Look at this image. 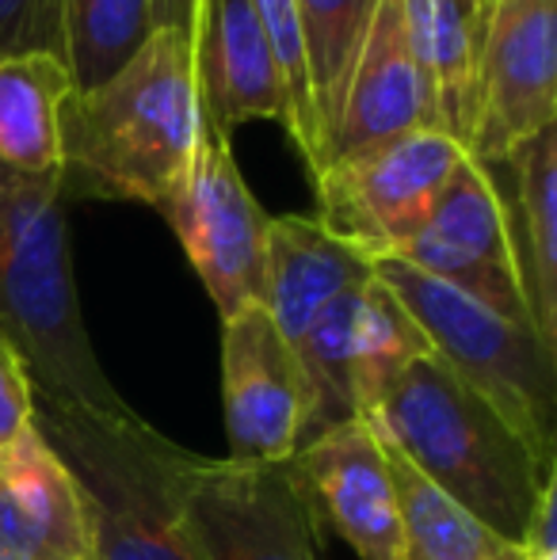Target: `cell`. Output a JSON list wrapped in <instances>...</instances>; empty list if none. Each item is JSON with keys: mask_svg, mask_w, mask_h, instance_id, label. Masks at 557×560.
I'll use <instances>...</instances> for the list:
<instances>
[{"mask_svg": "<svg viewBox=\"0 0 557 560\" xmlns=\"http://www.w3.org/2000/svg\"><path fill=\"white\" fill-rule=\"evenodd\" d=\"M202 126L192 38L156 27L123 69L61 107V199H112L161 210Z\"/></svg>", "mask_w": 557, "mask_h": 560, "instance_id": "6da1fadb", "label": "cell"}, {"mask_svg": "<svg viewBox=\"0 0 557 560\" xmlns=\"http://www.w3.org/2000/svg\"><path fill=\"white\" fill-rule=\"evenodd\" d=\"M0 336L23 359L35 397L130 416L84 328L61 179L0 168Z\"/></svg>", "mask_w": 557, "mask_h": 560, "instance_id": "7a4b0ae2", "label": "cell"}, {"mask_svg": "<svg viewBox=\"0 0 557 560\" xmlns=\"http://www.w3.org/2000/svg\"><path fill=\"white\" fill-rule=\"evenodd\" d=\"M367 423L492 534L527 549L531 515L557 472L436 354L413 362Z\"/></svg>", "mask_w": 557, "mask_h": 560, "instance_id": "3957f363", "label": "cell"}, {"mask_svg": "<svg viewBox=\"0 0 557 560\" xmlns=\"http://www.w3.org/2000/svg\"><path fill=\"white\" fill-rule=\"evenodd\" d=\"M35 428L81 485L96 560H199L176 508L179 446L141 416L35 397Z\"/></svg>", "mask_w": 557, "mask_h": 560, "instance_id": "277c9868", "label": "cell"}, {"mask_svg": "<svg viewBox=\"0 0 557 560\" xmlns=\"http://www.w3.org/2000/svg\"><path fill=\"white\" fill-rule=\"evenodd\" d=\"M374 275L420 325L431 354L557 472V354L546 351L535 328L500 317L397 256L374 259Z\"/></svg>", "mask_w": 557, "mask_h": 560, "instance_id": "5b68a950", "label": "cell"}, {"mask_svg": "<svg viewBox=\"0 0 557 560\" xmlns=\"http://www.w3.org/2000/svg\"><path fill=\"white\" fill-rule=\"evenodd\" d=\"M172 485L199 560H321L317 518L290 462H214L179 446Z\"/></svg>", "mask_w": 557, "mask_h": 560, "instance_id": "8992f818", "label": "cell"}, {"mask_svg": "<svg viewBox=\"0 0 557 560\" xmlns=\"http://www.w3.org/2000/svg\"><path fill=\"white\" fill-rule=\"evenodd\" d=\"M466 156V149L436 126L336 156L310 176L317 191V222L371 264L397 256L428 222Z\"/></svg>", "mask_w": 557, "mask_h": 560, "instance_id": "52a82bcc", "label": "cell"}, {"mask_svg": "<svg viewBox=\"0 0 557 560\" xmlns=\"http://www.w3.org/2000/svg\"><path fill=\"white\" fill-rule=\"evenodd\" d=\"M161 214L169 218L187 264L207 287L218 317L230 320L233 313L260 305L271 214L248 191L230 138L207 118L195 133L192 161Z\"/></svg>", "mask_w": 557, "mask_h": 560, "instance_id": "ba28073f", "label": "cell"}, {"mask_svg": "<svg viewBox=\"0 0 557 560\" xmlns=\"http://www.w3.org/2000/svg\"><path fill=\"white\" fill-rule=\"evenodd\" d=\"M397 259L446 287L462 290L474 302L489 305L508 320L531 328V313L523 302L520 275H515L512 241L500 191L489 168L474 156L459 164L451 184L443 187L420 233L397 252Z\"/></svg>", "mask_w": 557, "mask_h": 560, "instance_id": "9c48e42d", "label": "cell"}, {"mask_svg": "<svg viewBox=\"0 0 557 560\" xmlns=\"http://www.w3.org/2000/svg\"><path fill=\"white\" fill-rule=\"evenodd\" d=\"M546 126H557V0L489 23L466 153L497 164Z\"/></svg>", "mask_w": 557, "mask_h": 560, "instance_id": "30bf717a", "label": "cell"}, {"mask_svg": "<svg viewBox=\"0 0 557 560\" xmlns=\"http://www.w3.org/2000/svg\"><path fill=\"white\" fill-rule=\"evenodd\" d=\"M222 405L233 462H290L305 428L294 347L260 305L222 320Z\"/></svg>", "mask_w": 557, "mask_h": 560, "instance_id": "8fae6325", "label": "cell"}, {"mask_svg": "<svg viewBox=\"0 0 557 560\" xmlns=\"http://www.w3.org/2000/svg\"><path fill=\"white\" fill-rule=\"evenodd\" d=\"M317 526H333L359 560H402V511L382 439L351 420L310 439L290 457Z\"/></svg>", "mask_w": 557, "mask_h": 560, "instance_id": "7c38bea8", "label": "cell"}, {"mask_svg": "<svg viewBox=\"0 0 557 560\" xmlns=\"http://www.w3.org/2000/svg\"><path fill=\"white\" fill-rule=\"evenodd\" d=\"M423 126H436V107L423 89L417 61H413L405 0H379L367 38L359 46V58L351 66L340 112L321 141L317 172L336 156L359 153V149L402 138L409 130H423Z\"/></svg>", "mask_w": 557, "mask_h": 560, "instance_id": "4fadbf2b", "label": "cell"}, {"mask_svg": "<svg viewBox=\"0 0 557 560\" xmlns=\"http://www.w3.org/2000/svg\"><path fill=\"white\" fill-rule=\"evenodd\" d=\"M0 560H96L89 500L35 423L0 446Z\"/></svg>", "mask_w": 557, "mask_h": 560, "instance_id": "5bb4252c", "label": "cell"}, {"mask_svg": "<svg viewBox=\"0 0 557 560\" xmlns=\"http://www.w3.org/2000/svg\"><path fill=\"white\" fill-rule=\"evenodd\" d=\"M187 38L202 118L218 133L233 138L248 122L287 118L276 58L253 0H195Z\"/></svg>", "mask_w": 557, "mask_h": 560, "instance_id": "9a60e30c", "label": "cell"}, {"mask_svg": "<svg viewBox=\"0 0 557 560\" xmlns=\"http://www.w3.org/2000/svg\"><path fill=\"white\" fill-rule=\"evenodd\" d=\"M485 168L504 202L531 328L546 351L557 354V126H546L504 161Z\"/></svg>", "mask_w": 557, "mask_h": 560, "instance_id": "2e32d148", "label": "cell"}, {"mask_svg": "<svg viewBox=\"0 0 557 560\" xmlns=\"http://www.w3.org/2000/svg\"><path fill=\"white\" fill-rule=\"evenodd\" d=\"M371 275V259L328 233L317 218H271L268 244H264L260 310L294 347L336 298L367 282Z\"/></svg>", "mask_w": 557, "mask_h": 560, "instance_id": "e0dca14e", "label": "cell"}, {"mask_svg": "<svg viewBox=\"0 0 557 560\" xmlns=\"http://www.w3.org/2000/svg\"><path fill=\"white\" fill-rule=\"evenodd\" d=\"M405 31L436 126L466 149L489 20L477 0H405Z\"/></svg>", "mask_w": 557, "mask_h": 560, "instance_id": "ac0fdd59", "label": "cell"}, {"mask_svg": "<svg viewBox=\"0 0 557 560\" xmlns=\"http://www.w3.org/2000/svg\"><path fill=\"white\" fill-rule=\"evenodd\" d=\"M73 92L61 54L27 50L0 58V168L61 179V107Z\"/></svg>", "mask_w": 557, "mask_h": 560, "instance_id": "d6986e66", "label": "cell"}, {"mask_svg": "<svg viewBox=\"0 0 557 560\" xmlns=\"http://www.w3.org/2000/svg\"><path fill=\"white\" fill-rule=\"evenodd\" d=\"M382 450L394 472L397 511H402V560H520L527 553L515 541L492 534L481 518L431 485L394 443L382 439Z\"/></svg>", "mask_w": 557, "mask_h": 560, "instance_id": "ffe728a7", "label": "cell"}, {"mask_svg": "<svg viewBox=\"0 0 557 560\" xmlns=\"http://www.w3.org/2000/svg\"><path fill=\"white\" fill-rule=\"evenodd\" d=\"M423 354H431L420 325L386 282L374 275L359 294L356 328H351V382H356L359 416H371L386 389Z\"/></svg>", "mask_w": 557, "mask_h": 560, "instance_id": "44dd1931", "label": "cell"}, {"mask_svg": "<svg viewBox=\"0 0 557 560\" xmlns=\"http://www.w3.org/2000/svg\"><path fill=\"white\" fill-rule=\"evenodd\" d=\"M374 4L379 0H294L321 141L340 112L344 89H348L351 66H356L359 46L371 27Z\"/></svg>", "mask_w": 557, "mask_h": 560, "instance_id": "7402d4cb", "label": "cell"}, {"mask_svg": "<svg viewBox=\"0 0 557 560\" xmlns=\"http://www.w3.org/2000/svg\"><path fill=\"white\" fill-rule=\"evenodd\" d=\"M153 35L149 0H66V58L77 92L104 84Z\"/></svg>", "mask_w": 557, "mask_h": 560, "instance_id": "603a6c76", "label": "cell"}, {"mask_svg": "<svg viewBox=\"0 0 557 560\" xmlns=\"http://www.w3.org/2000/svg\"><path fill=\"white\" fill-rule=\"evenodd\" d=\"M253 8H256V15H260L264 35H268L271 58H276L282 104H287L282 126H287L305 172L313 176L321 164V133H317V118H313V92H310V73H305L298 8H294V0H253Z\"/></svg>", "mask_w": 557, "mask_h": 560, "instance_id": "cb8c5ba5", "label": "cell"}, {"mask_svg": "<svg viewBox=\"0 0 557 560\" xmlns=\"http://www.w3.org/2000/svg\"><path fill=\"white\" fill-rule=\"evenodd\" d=\"M27 50H66V0H0V58Z\"/></svg>", "mask_w": 557, "mask_h": 560, "instance_id": "d4e9b609", "label": "cell"}, {"mask_svg": "<svg viewBox=\"0 0 557 560\" xmlns=\"http://www.w3.org/2000/svg\"><path fill=\"white\" fill-rule=\"evenodd\" d=\"M35 423V385L15 347L0 336V446Z\"/></svg>", "mask_w": 557, "mask_h": 560, "instance_id": "484cf974", "label": "cell"}, {"mask_svg": "<svg viewBox=\"0 0 557 560\" xmlns=\"http://www.w3.org/2000/svg\"><path fill=\"white\" fill-rule=\"evenodd\" d=\"M149 4H153V31L156 27L187 31V23H192L195 0H149Z\"/></svg>", "mask_w": 557, "mask_h": 560, "instance_id": "4316f807", "label": "cell"}, {"mask_svg": "<svg viewBox=\"0 0 557 560\" xmlns=\"http://www.w3.org/2000/svg\"><path fill=\"white\" fill-rule=\"evenodd\" d=\"M531 4H538V0H492V12H489V23L504 20V15L520 12V8H531Z\"/></svg>", "mask_w": 557, "mask_h": 560, "instance_id": "83f0119b", "label": "cell"}, {"mask_svg": "<svg viewBox=\"0 0 557 560\" xmlns=\"http://www.w3.org/2000/svg\"><path fill=\"white\" fill-rule=\"evenodd\" d=\"M520 560H557V553H531V549H527Z\"/></svg>", "mask_w": 557, "mask_h": 560, "instance_id": "f1b7e54d", "label": "cell"}, {"mask_svg": "<svg viewBox=\"0 0 557 560\" xmlns=\"http://www.w3.org/2000/svg\"><path fill=\"white\" fill-rule=\"evenodd\" d=\"M477 8L485 12V20H489V12H492V0H477Z\"/></svg>", "mask_w": 557, "mask_h": 560, "instance_id": "f546056e", "label": "cell"}]
</instances>
